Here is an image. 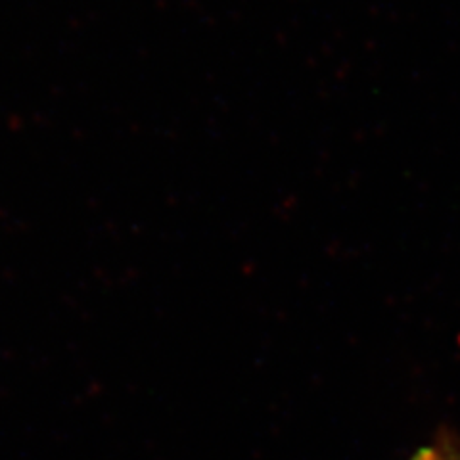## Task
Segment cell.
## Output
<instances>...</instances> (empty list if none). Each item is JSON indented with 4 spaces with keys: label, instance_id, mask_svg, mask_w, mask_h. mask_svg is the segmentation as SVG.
I'll list each match as a JSON object with an SVG mask.
<instances>
[{
    "label": "cell",
    "instance_id": "6da1fadb",
    "mask_svg": "<svg viewBox=\"0 0 460 460\" xmlns=\"http://www.w3.org/2000/svg\"><path fill=\"white\" fill-rule=\"evenodd\" d=\"M412 460H447V456H445L441 451L438 449H431V447H426V449H420L419 453H416L412 456Z\"/></svg>",
    "mask_w": 460,
    "mask_h": 460
}]
</instances>
